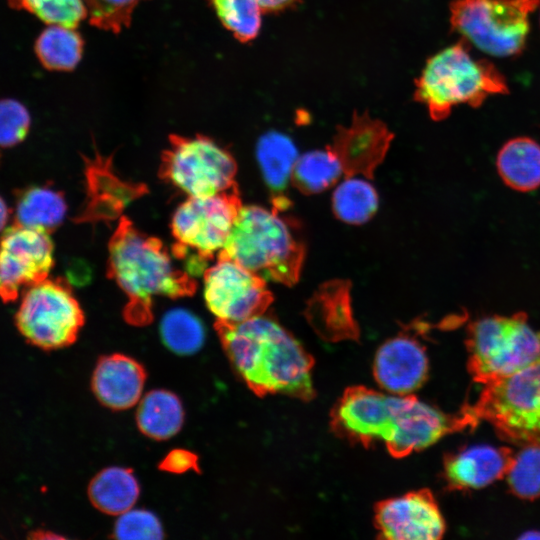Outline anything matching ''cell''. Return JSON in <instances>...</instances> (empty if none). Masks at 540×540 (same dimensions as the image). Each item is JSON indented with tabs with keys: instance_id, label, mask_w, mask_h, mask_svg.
<instances>
[{
	"instance_id": "6da1fadb",
	"label": "cell",
	"mask_w": 540,
	"mask_h": 540,
	"mask_svg": "<svg viewBox=\"0 0 540 540\" xmlns=\"http://www.w3.org/2000/svg\"><path fill=\"white\" fill-rule=\"evenodd\" d=\"M215 328L235 370L255 394L314 396L313 358L278 322L262 314L238 323L216 321Z\"/></svg>"
},
{
	"instance_id": "7a4b0ae2",
	"label": "cell",
	"mask_w": 540,
	"mask_h": 540,
	"mask_svg": "<svg viewBox=\"0 0 540 540\" xmlns=\"http://www.w3.org/2000/svg\"><path fill=\"white\" fill-rule=\"evenodd\" d=\"M108 275L128 296L126 319L138 325L151 321L154 296H190L197 284L174 264L158 238L144 234L126 217L109 241Z\"/></svg>"
},
{
	"instance_id": "3957f363",
	"label": "cell",
	"mask_w": 540,
	"mask_h": 540,
	"mask_svg": "<svg viewBox=\"0 0 540 540\" xmlns=\"http://www.w3.org/2000/svg\"><path fill=\"white\" fill-rule=\"evenodd\" d=\"M469 48L462 38L434 54L415 81L414 98L435 121L447 118L459 104L478 108L490 96L509 92L497 67L487 59L474 58Z\"/></svg>"
},
{
	"instance_id": "277c9868",
	"label": "cell",
	"mask_w": 540,
	"mask_h": 540,
	"mask_svg": "<svg viewBox=\"0 0 540 540\" xmlns=\"http://www.w3.org/2000/svg\"><path fill=\"white\" fill-rule=\"evenodd\" d=\"M218 256L237 262L265 281L293 285L299 279L305 250L277 209L246 205Z\"/></svg>"
},
{
	"instance_id": "5b68a950",
	"label": "cell",
	"mask_w": 540,
	"mask_h": 540,
	"mask_svg": "<svg viewBox=\"0 0 540 540\" xmlns=\"http://www.w3.org/2000/svg\"><path fill=\"white\" fill-rule=\"evenodd\" d=\"M465 343L468 372L482 385L512 376L540 359V331L530 326L525 312L471 322Z\"/></svg>"
},
{
	"instance_id": "8992f818",
	"label": "cell",
	"mask_w": 540,
	"mask_h": 540,
	"mask_svg": "<svg viewBox=\"0 0 540 540\" xmlns=\"http://www.w3.org/2000/svg\"><path fill=\"white\" fill-rule=\"evenodd\" d=\"M478 424L466 405L457 414L450 415L411 394L383 393L373 437L374 441H383L392 456L401 458L429 447L447 434L474 429Z\"/></svg>"
},
{
	"instance_id": "52a82bcc",
	"label": "cell",
	"mask_w": 540,
	"mask_h": 540,
	"mask_svg": "<svg viewBox=\"0 0 540 540\" xmlns=\"http://www.w3.org/2000/svg\"><path fill=\"white\" fill-rule=\"evenodd\" d=\"M473 405H466L497 436L518 446H540V359L507 378L483 385Z\"/></svg>"
},
{
	"instance_id": "ba28073f",
	"label": "cell",
	"mask_w": 540,
	"mask_h": 540,
	"mask_svg": "<svg viewBox=\"0 0 540 540\" xmlns=\"http://www.w3.org/2000/svg\"><path fill=\"white\" fill-rule=\"evenodd\" d=\"M242 207L238 188L205 197H188L175 210L171 230L173 255L185 263L191 276L224 247Z\"/></svg>"
},
{
	"instance_id": "9c48e42d",
	"label": "cell",
	"mask_w": 540,
	"mask_h": 540,
	"mask_svg": "<svg viewBox=\"0 0 540 540\" xmlns=\"http://www.w3.org/2000/svg\"><path fill=\"white\" fill-rule=\"evenodd\" d=\"M540 0H453L451 29L495 57L521 53L529 33V15Z\"/></svg>"
},
{
	"instance_id": "30bf717a",
	"label": "cell",
	"mask_w": 540,
	"mask_h": 540,
	"mask_svg": "<svg viewBox=\"0 0 540 540\" xmlns=\"http://www.w3.org/2000/svg\"><path fill=\"white\" fill-rule=\"evenodd\" d=\"M236 161L212 138L170 135L161 157L159 175L188 195L205 197L238 188Z\"/></svg>"
},
{
	"instance_id": "8fae6325",
	"label": "cell",
	"mask_w": 540,
	"mask_h": 540,
	"mask_svg": "<svg viewBox=\"0 0 540 540\" xmlns=\"http://www.w3.org/2000/svg\"><path fill=\"white\" fill-rule=\"evenodd\" d=\"M15 323L29 343L53 350L76 340L84 313L63 279L46 278L24 291Z\"/></svg>"
},
{
	"instance_id": "7c38bea8",
	"label": "cell",
	"mask_w": 540,
	"mask_h": 540,
	"mask_svg": "<svg viewBox=\"0 0 540 540\" xmlns=\"http://www.w3.org/2000/svg\"><path fill=\"white\" fill-rule=\"evenodd\" d=\"M204 298L210 312L222 323L262 315L273 299L264 279L222 256L204 272Z\"/></svg>"
},
{
	"instance_id": "4fadbf2b",
	"label": "cell",
	"mask_w": 540,
	"mask_h": 540,
	"mask_svg": "<svg viewBox=\"0 0 540 540\" xmlns=\"http://www.w3.org/2000/svg\"><path fill=\"white\" fill-rule=\"evenodd\" d=\"M53 265L50 233L14 223L0 236V298L15 301L21 291L46 279Z\"/></svg>"
},
{
	"instance_id": "5bb4252c",
	"label": "cell",
	"mask_w": 540,
	"mask_h": 540,
	"mask_svg": "<svg viewBox=\"0 0 540 540\" xmlns=\"http://www.w3.org/2000/svg\"><path fill=\"white\" fill-rule=\"evenodd\" d=\"M374 523L382 539L434 540L445 533V521L438 504L428 489L379 502L374 510Z\"/></svg>"
},
{
	"instance_id": "9a60e30c",
	"label": "cell",
	"mask_w": 540,
	"mask_h": 540,
	"mask_svg": "<svg viewBox=\"0 0 540 540\" xmlns=\"http://www.w3.org/2000/svg\"><path fill=\"white\" fill-rule=\"evenodd\" d=\"M392 138L393 134L383 122L367 113H356L348 127H338L329 148L339 158L346 176L371 177Z\"/></svg>"
},
{
	"instance_id": "2e32d148",
	"label": "cell",
	"mask_w": 540,
	"mask_h": 540,
	"mask_svg": "<svg viewBox=\"0 0 540 540\" xmlns=\"http://www.w3.org/2000/svg\"><path fill=\"white\" fill-rule=\"evenodd\" d=\"M428 369L424 346L407 335L383 343L373 362L376 382L395 395H408L420 388L427 379Z\"/></svg>"
},
{
	"instance_id": "e0dca14e",
	"label": "cell",
	"mask_w": 540,
	"mask_h": 540,
	"mask_svg": "<svg viewBox=\"0 0 540 540\" xmlns=\"http://www.w3.org/2000/svg\"><path fill=\"white\" fill-rule=\"evenodd\" d=\"M515 453L509 447L474 445L444 459V478L449 490L486 487L508 474Z\"/></svg>"
},
{
	"instance_id": "ac0fdd59",
	"label": "cell",
	"mask_w": 540,
	"mask_h": 540,
	"mask_svg": "<svg viewBox=\"0 0 540 540\" xmlns=\"http://www.w3.org/2000/svg\"><path fill=\"white\" fill-rule=\"evenodd\" d=\"M146 373L142 365L126 355L102 357L97 363L92 388L105 406L114 410L128 409L142 398Z\"/></svg>"
},
{
	"instance_id": "d6986e66",
	"label": "cell",
	"mask_w": 540,
	"mask_h": 540,
	"mask_svg": "<svg viewBox=\"0 0 540 540\" xmlns=\"http://www.w3.org/2000/svg\"><path fill=\"white\" fill-rule=\"evenodd\" d=\"M298 157L293 141L279 132H267L257 142L256 158L273 196V207L277 210H283L288 205L285 191Z\"/></svg>"
},
{
	"instance_id": "ffe728a7",
	"label": "cell",
	"mask_w": 540,
	"mask_h": 540,
	"mask_svg": "<svg viewBox=\"0 0 540 540\" xmlns=\"http://www.w3.org/2000/svg\"><path fill=\"white\" fill-rule=\"evenodd\" d=\"M496 167L511 189L530 192L540 187V144L521 136L508 140L499 150Z\"/></svg>"
},
{
	"instance_id": "44dd1931",
	"label": "cell",
	"mask_w": 540,
	"mask_h": 540,
	"mask_svg": "<svg viewBox=\"0 0 540 540\" xmlns=\"http://www.w3.org/2000/svg\"><path fill=\"white\" fill-rule=\"evenodd\" d=\"M184 410L179 398L167 390H153L139 401L136 421L146 436L164 440L182 427Z\"/></svg>"
},
{
	"instance_id": "7402d4cb",
	"label": "cell",
	"mask_w": 540,
	"mask_h": 540,
	"mask_svg": "<svg viewBox=\"0 0 540 540\" xmlns=\"http://www.w3.org/2000/svg\"><path fill=\"white\" fill-rule=\"evenodd\" d=\"M139 493V485L132 471L122 467L102 470L88 488L92 504L109 515H120L131 509Z\"/></svg>"
},
{
	"instance_id": "603a6c76",
	"label": "cell",
	"mask_w": 540,
	"mask_h": 540,
	"mask_svg": "<svg viewBox=\"0 0 540 540\" xmlns=\"http://www.w3.org/2000/svg\"><path fill=\"white\" fill-rule=\"evenodd\" d=\"M35 54L47 70L68 72L79 64L84 40L76 28L48 25L37 37Z\"/></svg>"
},
{
	"instance_id": "cb8c5ba5",
	"label": "cell",
	"mask_w": 540,
	"mask_h": 540,
	"mask_svg": "<svg viewBox=\"0 0 540 540\" xmlns=\"http://www.w3.org/2000/svg\"><path fill=\"white\" fill-rule=\"evenodd\" d=\"M66 201L61 192L49 187H31L18 197L15 223L51 232L64 220Z\"/></svg>"
},
{
	"instance_id": "d4e9b609",
	"label": "cell",
	"mask_w": 540,
	"mask_h": 540,
	"mask_svg": "<svg viewBox=\"0 0 540 540\" xmlns=\"http://www.w3.org/2000/svg\"><path fill=\"white\" fill-rule=\"evenodd\" d=\"M343 174L337 155L330 148L318 149L299 155L291 182L302 193L311 195L330 188Z\"/></svg>"
},
{
	"instance_id": "484cf974",
	"label": "cell",
	"mask_w": 540,
	"mask_h": 540,
	"mask_svg": "<svg viewBox=\"0 0 540 540\" xmlns=\"http://www.w3.org/2000/svg\"><path fill=\"white\" fill-rule=\"evenodd\" d=\"M378 194L367 180L346 176L332 195L333 212L338 219L349 224H363L378 209Z\"/></svg>"
},
{
	"instance_id": "4316f807",
	"label": "cell",
	"mask_w": 540,
	"mask_h": 540,
	"mask_svg": "<svg viewBox=\"0 0 540 540\" xmlns=\"http://www.w3.org/2000/svg\"><path fill=\"white\" fill-rule=\"evenodd\" d=\"M160 335L165 346L178 355L196 353L205 340V330L200 319L183 308L171 309L163 315Z\"/></svg>"
},
{
	"instance_id": "83f0119b",
	"label": "cell",
	"mask_w": 540,
	"mask_h": 540,
	"mask_svg": "<svg viewBox=\"0 0 540 540\" xmlns=\"http://www.w3.org/2000/svg\"><path fill=\"white\" fill-rule=\"evenodd\" d=\"M222 25L242 43L254 40L263 14L256 0H208Z\"/></svg>"
},
{
	"instance_id": "f1b7e54d",
	"label": "cell",
	"mask_w": 540,
	"mask_h": 540,
	"mask_svg": "<svg viewBox=\"0 0 540 540\" xmlns=\"http://www.w3.org/2000/svg\"><path fill=\"white\" fill-rule=\"evenodd\" d=\"M14 10L35 15L47 25L77 28L88 18L84 0H7Z\"/></svg>"
},
{
	"instance_id": "f546056e",
	"label": "cell",
	"mask_w": 540,
	"mask_h": 540,
	"mask_svg": "<svg viewBox=\"0 0 540 540\" xmlns=\"http://www.w3.org/2000/svg\"><path fill=\"white\" fill-rule=\"evenodd\" d=\"M506 479L510 492L516 497L530 501L539 498L540 446H521Z\"/></svg>"
},
{
	"instance_id": "4dcf8cb0",
	"label": "cell",
	"mask_w": 540,
	"mask_h": 540,
	"mask_svg": "<svg viewBox=\"0 0 540 540\" xmlns=\"http://www.w3.org/2000/svg\"><path fill=\"white\" fill-rule=\"evenodd\" d=\"M144 0H84L90 25L114 34L130 26L135 8Z\"/></svg>"
},
{
	"instance_id": "1f68e13d",
	"label": "cell",
	"mask_w": 540,
	"mask_h": 540,
	"mask_svg": "<svg viewBox=\"0 0 540 540\" xmlns=\"http://www.w3.org/2000/svg\"><path fill=\"white\" fill-rule=\"evenodd\" d=\"M114 536L118 539L157 540L163 538L159 519L150 511L129 509L118 515Z\"/></svg>"
},
{
	"instance_id": "d6a6232c",
	"label": "cell",
	"mask_w": 540,
	"mask_h": 540,
	"mask_svg": "<svg viewBox=\"0 0 540 540\" xmlns=\"http://www.w3.org/2000/svg\"><path fill=\"white\" fill-rule=\"evenodd\" d=\"M31 118L26 107L14 99L0 100V146L11 147L27 136Z\"/></svg>"
},
{
	"instance_id": "836d02e7",
	"label": "cell",
	"mask_w": 540,
	"mask_h": 540,
	"mask_svg": "<svg viewBox=\"0 0 540 540\" xmlns=\"http://www.w3.org/2000/svg\"><path fill=\"white\" fill-rule=\"evenodd\" d=\"M161 468L170 472L182 473L197 468V458L189 451L174 450L163 460Z\"/></svg>"
},
{
	"instance_id": "e575fe53",
	"label": "cell",
	"mask_w": 540,
	"mask_h": 540,
	"mask_svg": "<svg viewBox=\"0 0 540 540\" xmlns=\"http://www.w3.org/2000/svg\"><path fill=\"white\" fill-rule=\"evenodd\" d=\"M263 13H278L298 4L301 0H256Z\"/></svg>"
},
{
	"instance_id": "d590c367",
	"label": "cell",
	"mask_w": 540,
	"mask_h": 540,
	"mask_svg": "<svg viewBox=\"0 0 540 540\" xmlns=\"http://www.w3.org/2000/svg\"><path fill=\"white\" fill-rule=\"evenodd\" d=\"M9 218V209L5 201L0 197V233L3 231Z\"/></svg>"
}]
</instances>
